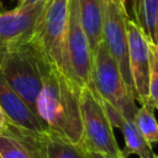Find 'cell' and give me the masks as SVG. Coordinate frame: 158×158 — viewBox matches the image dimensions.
Masks as SVG:
<instances>
[{
  "label": "cell",
  "instance_id": "ba28073f",
  "mask_svg": "<svg viewBox=\"0 0 158 158\" xmlns=\"http://www.w3.org/2000/svg\"><path fill=\"white\" fill-rule=\"evenodd\" d=\"M46 4L47 0L17 5L0 14V59L7 49L32 38Z\"/></svg>",
  "mask_w": 158,
  "mask_h": 158
},
{
  "label": "cell",
  "instance_id": "6da1fadb",
  "mask_svg": "<svg viewBox=\"0 0 158 158\" xmlns=\"http://www.w3.org/2000/svg\"><path fill=\"white\" fill-rule=\"evenodd\" d=\"M36 114L47 130L81 144L80 88L62 70L49 65L36 100Z\"/></svg>",
  "mask_w": 158,
  "mask_h": 158
},
{
  "label": "cell",
  "instance_id": "cb8c5ba5",
  "mask_svg": "<svg viewBox=\"0 0 158 158\" xmlns=\"http://www.w3.org/2000/svg\"><path fill=\"white\" fill-rule=\"evenodd\" d=\"M15 1H17V2H20V1H21V0H15Z\"/></svg>",
  "mask_w": 158,
  "mask_h": 158
},
{
  "label": "cell",
  "instance_id": "30bf717a",
  "mask_svg": "<svg viewBox=\"0 0 158 158\" xmlns=\"http://www.w3.org/2000/svg\"><path fill=\"white\" fill-rule=\"evenodd\" d=\"M0 106L6 115L9 125L32 132L48 131L46 125L38 117L27 102L7 84L2 74L0 73Z\"/></svg>",
  "mask_w": 158,
  "mask_h": 158
},
{
  "label": "cell",
  "instance_id": "d6986e66",
  "mask_svg": "<svg viewBox=\"0 0 158 158\" xmlns=\"http://www.w3.org/2000/svg\"><path fill=\"white\" fill-rule=\"evenodd\" d=\"M88 157L89 158H111V157H107V156H104V154H100V153H94V152H88ZM118 158H126V157H125V154H122Z\"/></svg>",
  "mask_w": 158,
  "mask_h": 158
},
{
  "label": "cell",
  "instance_id": "7402d4cb",
  "mask_svg": "<svg viewBox=\"0 0 158 158\" xmlns=\"http://www.w3.org/2000/svg\"><path fill=\"white\" fill-rule=\"evenodd\" d=\"M2 11H5V9H4V5H2V0H0V14Z\"/></svg>",
  "mask_w": 158,
  "mask_h": 158
},
{
  "label": "cell",
  "instance_id": "9c48e42d",
  "mask_svg": "<svg viewBox=\"0 0 158 158\" xmlns=\"http://www.w3.org/2000/svg\"><path fill=\"white\" fill-rule=\"evenodd\" d=\"M126 32L128 46V67L135 89V99L139 104H148L151 62L149 42L130 17L126 21Z\"/></svg>",
  "mask_w": 158,
  "mask_h": 158
},
{
  "label": "cell",
  "instance_id": "9a60e30c",
  "mask_svg": "<svg viewBox=\"0 0 158 158\" xmlns=\"http://www.w3.org/2000/svg\"><path fill=\"white\" fill-rule=\"evenodd\" d=\"M41 158H89L83 144L73 143L49 131L41 137Z\"/></svg>",
  "mask_w": 158,
  "mask_h": 158
},
{
  "label": "cell",
  "instance_id": "277c9868",
  "mask_svg": "<svg viewBox=\"0 0 158 158\" xmlns=\"http://www.w3.org/2000/svg\"><path fill=\"white\" fill-rule=\"evenodd\" d=\"M80 114L83 147L88 152L100 153L111 158L121 157L123 153L115 138L114 126L101 100L89 85L80 88Z\"/></svg>",
  "mask_w": 158,
  "mask_h": 158
},
{
  "label": "cell",
  "instance_id": "ffe728a7",
  "mask_svg": "<svg viewBox=\"0 0 158 158\" xmlns=\"http://www.w3.org/2000/svg\"><path fill=\"white\" fill-rule=\"evenodd\" d=\"M38 1H42V0H21L20 2H17V5H30V4L38 2Z\"/></svg>",
  "mask_w": 158,
  "mask_h": 158
},
{
  "label": "cell",
  "instance_id": "3957f363",
  "mask_svg": "<svg viewBox=\"0 0 158 158\" xmlns=\"http://www.w3.org/2000/svg\"><path fill=\"white\" fill-rule=\"evenodd\" d=\"M101 100L107 116L120 114L133 118L137 105L135 96L128 89L117 63L101 42L93 54L90 84Z\"/></svg>",
  "mask_w": 158,
  "mask_h": 158
},
{
  "label": "cell",
  "instance_id": "e0dca14e",
  "mask_svg": "<svg viewBox=\"0 0 158 158\" xmlns=\"http://www.w3.org/2000/svg\"><path fill=\"white\" fill-rule=\"evenodd\" d=\"M151 62L148 79V104L158 110V46L149 43Z\"/></svg>",
  "mask_w": 158,
  "mask_h": 158
},
{
  "label": "cell",
  "instance_id": "2e32d148",
  "mask_svg": "<svg viewBox=\"0 0 158 158\" xmlns=\"http://www.w3.org/2000/svg\"><path fill=\"white\" fill-rule=\"evenodd\" d=\"M133 122L149 144L158 143V122L154 116V109L149 104H141L137 106L133 115Z\"/></svg>",
  "mask_w": 158,
  "mask_h": 158
},
{
  "label": "cell",
  "instance_id": "7a4b0ae2",
  "mask_svg": "<svg viewBox=\"0 0 158 158\" xmlns=\"http://www.w3.org/2000/svg\"><path fill=\"white\" fill-rule=\"evenodd\" d=\"M49 65L32 40H28L2 54L0 73L7 84L36 111V100Z\"/></svg>",
  "mask_w": 158,
  "mask_h": 158
},
{
  "label": "cell",
  "instance_id": "603a6c76",
  "mask_svg": "<svg viewBox=\"0 0 158 158\" xmlns=\"http://www.w3.org/2000/svg\"><path fill=\"white\" fill-rule=\"evenodd\" d=\"M154 158H158V154H156V156H154Z\"/></svg>",
  "mask_w": 158,
  "mask_h": 158
},
{
  "label": "cell",
  "instance_id": "8fae6325",
  "mask_svg": "<svg viewBox=\"0 0 158 158\" xmlns=\"http://www.w3.org/2000/svg\"><path fill=\"white\" fill-rule=\"evenodd\" d=\"M42 133L20 130L7 122L5 133L0 135V158H41Z\"/></svg>",
  "mask_w": 158,
  "mask_h": 158
},
{
  "label": "cell",
  "instance_id": "7c38bea8",
  "mask_svg": "<svg viewBox=\"0 0 158 158\" xmlns=\"http://www.w3.org/2000/svg\"><path fill=\"white\" fill-rule=\"evenodd\" d=\"M104 0H78L80 23L86 33L93 54L102 40Z\"/></svg>",
  "mask_w": 158,
  "mask_h": 158
},
{
  "label": "cell",
  "instance_id": "44dd1931",
  "mask_svg": "<svg viewBox=\"0 0 158 158\" xmlns=\"http://www.w3.org/2000/svg\"><path fill=\"white\" fill-rule=\"evenodd\" d=\"M109 1H115V2H118V4H121V5L127 6V5H126V0H109Z\"/></svg>",
  "mask_w": 158,
  "mask_h": 158
},
{
  "label": "cell",
  "instance_id": "5b68a950",
  "mask_svg": "<svg viewBox=\"0 0 158 158\" xmlns=\"http://www.w3.org/2000/svg\"><path fill=\"white\" fill-rule=\"evenodd\" d=\"M68 15L69 0H47L31 38L46 60L63 73Z\"/></svg>",
  "mask_w": 158,
  "mask_h": 158
},
{
  "label": "cell",
  "instance_id": "ac0fdd59",
  "mask_svg": "<svg viewBox=\"0 0 158 158\" xmlns=\"http://www.w3.org/2000/svg\"><path fill=\"white\" fill-rule=\"evenodd\" d=\"M6 128H7V118H6V115L4 114V111L0 106V135H4Z\"/></svg>",
  "mask_w": 158,
  "mask_h": 158
},
{
  "label": "cell",
  "instance_id": "52a82bcc",
  "mask_svg": "<svg viewBox=\"0 0 158 158\" xmlns=\"http://www.w3.org/2000/svg\"><path fill=\"white\" fill-rule=\"evenodd\" d=\"M104 21H102V40L101 42L107 48L111 57L118 65V69L135 96V89L128 67V46L126 21L130 17L127 6L115 1L104 0ZM136 100V99H135Z\"/></svg>",
  "mask_w": 158,
  "mask_h": 158
},
{
  "label": "cell",
  "instance_id": "4fadbf2b",
  "mask_svg": "<svg viewBox=\"0 0 158 158\" xmlns=\"http://www.w3.org/2000/svg\"><path fill=\"white\" fill-rule=\"evenodd\" d=\"M130 17L151 44L158 46V0H126ZM128 12V15H130Z\"/></svg>",
  "mask_w": 158,
  "mask_h": 158
},
{
  "label": "cell",
  "instance_id": "8992f818",
  "mask_svg": "<svg viewBox=\"0 0 158 158\" xmlns=\"http://www.w3.org/2000/svg\"><path fill=\"white\" fill-rule=\"evenodd\" d=\"M93 52L80 23L78 0H69L68 27L64 48V73L79 88L90 84Z\"/></svg>",
  "mask_w": 158,
  "mask_h": 158
},
{
  "label": "cell",
  "instance_id": "5bb4252c",
  "mask_svg": "<svg viewBox=\"0 0 158 158\" xmlns=\"http://www.w3.org/2000/svg\"><path fill=\"white\" fill-rule=\"evenodd\" d=\"M112 126L118 127L122 132L125 141V148L122 149V153L126 158L130 154H136L138 158H154L156 153L152 149V144H149L139 133L133 118L120 115L114 120Z\"/></svg>",
  "mask_w": 158,
  "mask_h": 158
}]
</instances>
